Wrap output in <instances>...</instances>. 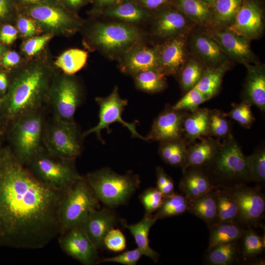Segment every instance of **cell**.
<instances>
[{
    "label": "cell",
    "mask_w": 265,
    "mask_h": 265,
    "mask_svg": "<svg viewBox=\"0 0 265 265\" xmlns=\"http://www.w3.org/2000/svg\"><path fill=\"white\" fill-rule=\"evenodd\" d=\"M67 191L42 183L16 157L2 155L0 246L40 249L60 235L59 207Z\"/></svg>",
    "instance_id": "obj_1"
},
{
    "label": "cell",
    "mask_w": 265,
    "mask_h": 265,
    "mask_svg": "<svg viewBox=\"0 0 265 265\" xmlns=\"http://www.w3.org/2000/svg\"><path fill=\"white\" fill-rule=\"evenodd\" d=\"M202 168L217 187H230L251 182L246 156L232 133L223 138L214 157Z\"/></svg>",
    "instance_id": "obj_2"
},
{
    "label": "cell",
    "mask_w": 265,
    "mask_h": 265,
    "mask_svg": "<svg viewBox=\"0 0 265 265\" xmlns=\"http://www.w3.org/2000/svg\"><path fill=\"white\" fill-rule=\"evenodd\" d=\"M86 178L97 199L109 207L126 203L140 183L136 174L120 175L108 168L90 173Z\"/></svg>",
    "instance_id": "obj_3"
},
{
    "label": "cell",
    "mask_w": 265,
    "mask_h": 265,
    "mask_svg": "<svg viewBox=\"0 0 265 265\" xmlns=\"http://www.w3.org/2000/svg\"><path fill=\"white\" fill-rule=\"evenodd\" d=\"M99 209V201L86 177H82L66 192L60 205V235L80 226L92 212Z\"/></svg>",
    "instance_id": "obj_4"
},
{
    "label": "cell",
    "mask_w": 265,
    "mask_h": 265,
    "mask_svg": "<svg viewBox=\"0 0 265 265\" xmlns=\"http://www.w3.org/2000/svg\"><path fill=\"white\" fill-rule=\"evenodd\" d=\"M46 84L45 72L40 67L27 69L13 81L7 100V110L12 116H23L40 102Z\"/></svg>",
    "instance_id": "obj_5"
},
{
    "label": "cell",
    "mask_w": 265,
    "mask_h": 265,
    "mask_svg": "<svg viewBox=\"0 0 265 265\" xmlns=\"http://www.w3.org/2000/svg\"><path fill=\"white\" fill-rule=\"evenodd\" d=\"M74 160L39 151L29 164L32 173L42 183L53 189L67 191L82 177L77 171Z\"/></svg>",
    "instance_id": "obj_6"
},
{
    "label": "cell",
    "mask_w": 265,
    "mask_h": 265,
    "mask_svg": "<svg viewBox=\"0 0 265 265\" xmlns=\"http://www.w3.org/2000/svg\"><path fill=\"white\" fill-rule=\"evenodd\" d=\"M223 189L236 203L238 223L245 228L259 227L264 217L265 211V197L260 187L240 184Z\"/></svg>",
    "instance_id": "obj_7"
},
{
    "label": "cell",
    "mask_w": 265,
    "mask_h": 265,
    "mask_svg": "<svg viewBox=\"0 0 265 265\" xmlns=\"http://www.w3.org/2000/svg\"><path fill=\"white\" fill-rule=\"evenodd\" d=\"M42 121L36 114L21 116L14 130V141L17 159L22 164H29L39 151Z\"/></svg>",
    "instance_id": "obj_8"
},
{
    "label": "cell",
    "mask_w": 265,
    "mask_h": 265,
    "mask_svg": "<svg viewBox=\"0 0 265 265\" xmlns=\"http://www.w3.org/2000/svg\"><path fill=\"white\" fill-rule=\"evenodd\" d=\"M46 143L50 154L63 159H75L81 150L79 133L73 121L58 120L49 130Z\"/></svg>",
    "instance_id": "obj_9"
},
{
    "label": "cell",
    "mask_w": 265,
    "mask_h": 265,
    "mask_svg": "<svg viewBox=\"0 0 265 265\" xmlns=\"http://www.w3.org/2000/svg\"><path fill=\"white\" fill-rule=\"evenodd\" d=\"M96 101L100 107L99 122L97 125L84 132L83 136L95 133L102 140L101 132L106 129L108 132H110L109 126L113 123L119 122L129 130L132 137L148 141L146 137L141 135L137 132L135 122L128 123L122 119L121 115L128 104V101L120 97L117 86L114 88L109 95L106 97H98Z\"/></svg>",
    "instance_id": "obj_10"
},
{
    "label": "cell",
    "mask_w": 265,
    "mask_h": 265,
    "mask_svg": "<svg viewBox=\"0 0 265 265\" xmlns=\"http://www.w3.org/2000/svg\"><path fill=\"white\" fill-rule=\"evenodd\" d=\"M264 27L263 12L259 3L255 0H244L233 22L226 28L251 41L261 37Z\"/></svg>",
    "instance_id": "obj_11"
},
{
    "label": "cell",
    "mask_w": 265,
    "mask_h": 265,
    "mask_svg": "<svg viewBox=\"0 0 265 265\" xmlns=\"http://www.w3.org/2000/svg\"><path fill=\"white\" fill-rule=\"evenodd\" d=\"M92 37L94 42L100 48L113 51L136 41L139 33L135 28L124 24H99L94 27Z\"/></svg>",
    "instance_id": "obj_12"
},
{
    "label": "cell",
    "mask_w": 265,
    "mask_h": 265,
    "mask_svg": "<svg viewBox=\"0 0 265 265\" xmlns=\"http://www.w3.org/2000/svg\"><path fill=\"white\" fill-rule=\"evenodd\" d=\"M59 243L64 252L83 265L99 263L98 249L80 226L60 235Z\"/></svg>",
    "instance_id": "obj_13"
},
{
    "label": "cell",
    "mask_w": 265,
    "mask_h": 265,
    "mask_svg": "<svg viewBox=\"0 0 265 265\" xmlns=\"http://www.w3.org/2000/svg\"><path fill=\"white\" fill-rule=\"evenodd\" d=\"M187 112L166 106L154 121L151 131L146 136L148 141L161 143L183 138L182 124Z\"/></svg>",
    "instance_id": "obj_14"
},
{
    "label": "cell",
    "mask_w": 265,
    "mask_h": 265,
    "mask_svg": "<svg viewBox=\"0 0 265 265\" xmlns=\"http://www.w3.org/2000/svg\"><path fill=\"white\" fill-rule=\"evenodd\" d=\"M217 41L229 59L243 65L256 63V57L250 40L240 36L227 28L207 27Z\"/></svg>",
    "instance_id": "obj_15"
},
{
    "label": "cell",
    "mask_w": 265,
    "mask_h": 265,
    "mask_svg": "<svg viewBox=\"0 0 265 265\" xmlns=\"http://www.w3.org/2000/svg\"><path fill=\"white\" fill-rule=\"evenodd\" d=\"M204 29L190 32L189 45L195 57L206 67L216 66L230 60L209 29Z\"/></svg>",
    "instance_id": "obj_16"
},
{
    "label": "cell",
    "mask_w": 265,
    "mask_h": 265,
    "mask_svg": "<svg viewBox=\"0 0 265 265\" xmlns=\"http://www.w3.org/2000/svg\"><path fill=\"white\" fill-rule=\"evenodd\" d=\"M186 35L170 38L158 48L159 69L165 75L178 74L186 60Z\"/></svg>",
    "instance_id": "obj_17"
},
{
    "label": "cell",
    "mask_w": 265,
    "mask_h": 265,
    "mask_svg": "<svg viewBox=\"0 0 265 265\" xmlns=\"http://www.w3.org/2000/svg\"><path fill=\"white\" fill-rule=\"evenodd\" d=\"M117 221V216L112 210L99 209L92 212L80 227L95 247L102 249L106 235L115 227Z\"/></svg>",
    "instance_id": "obj_18"
},
{
    "label": "cell",
    "mask_w": 265,
    "mask_h": 265,
    "mask_svg": "<svg viewBox=\"0 0 265 265\" xmlns=\"http://www.w3.org/2000/svg\"><path fill=\"white\" fill-rule=\"evenodd\" d=\"M80 102V91L76 83L70 79L63 78L55 88L53 99V107L58 120L73 121Z\"/></svg>",
    "instance_id": "obj_19"
},
{
    "label": "cell",
    "mask_w": 265,
    "mask_h": 265,
    "mask_svg": "<svg viewBox=\"0 0 265 265\" xmlns=\"http://www.w3.org/2000/svg\"><path fill=\"white\" fill-rule=\"evenodd\" d=\"M195 24L180 11L169 10L160 13L154 24L155 34L161 38H169L189 34Z\"/></svg>",
    "instance_id": "obj_20"
},
{
    "label": "cell",
    "mask_w": 265,
    "mask_h": 265,
    "mask_svg": "<svg viewBox=\"0 0 265 265\" xmlns=\"http://www.w3.org/2000/svg\"><path fill=\"white\" fill-rule=\"evenodd\" d=\"M247 75L243 85L242 101H246L265 110V70L263 65L255 63L245 65Z\"/></svg>",
    "instance_id": "obj_21"
},
{
    "label": "cell",
    "mask_w": 265,
    "mask_h": 265,
    "mask_svg": "<svg viewBox=\"0 0 265 265\" xmlns=\"http://www.w3.org/2000/svg\"><path fill=\"white\" fill-rule=\"evenodd\" d=\"M183 173L179 189L188 200L198 198L216 187L202 167H189Z\"/></svg>",
    "instance_id": "obj_22"
},
{
    "label": "cell",
    "mask_w": 265,
    "mask_h": 265,
    "mask_svg": "<svg viewBox=\"0 0 265 265\" xmlns=\"http://www.w3.org/2000/svg\"><path fill=\"white\" fill-rule=\"evenodd\" d=\"M198 139V142L194 141L187 144L186 159L183 171L189 167H204L214 157L221 144L220 139L210 136Z\"/></svg>",
    "instance_id": "obj_23"
},
{
    "label": "cell",
    "mask_w": 265,
    "mask_h": 265,
    "mask_svg": "<svg viewBox=\"0 0 265 265\" xmlns=\"http://www.w3.org/2000/svg\"><path fill=\"white\" fill-rule=\"evenodd\" d=\"M30 16L38 23L53 30H60L69 27L71 18L62 10L55 6L40 4L29 10Z\"/></svg>",
    "instance_id": "obj_24"
},
{
    "label": "cell",
    "mask_w": 265,
    "mask_h": 265,
    "mask_svg": "<svg viewBox=\"0 0 265 265\" xmlns=\"http://www.w3.org/2000/svg\"><path fill=\"white\" fill-rule=\"evenodd\" d=\"M122 69L135 75L149 70H159L158 49L142 47L133 49L125 57Z\"/></svg>",
    "instance_id": "obj_25"
},
{
    "label": "cell",
    "mask_w": 265,
    "mask_h": 265,
    "mask_svg": "<svg viewBox=\"0 0 265 265\" xmlns=\"http://www.w3.org/2000/svg\"><path fill=\"white\" fill-rule=\"evenodd\" d=\"M210 109L198 107L192 112H187L182 124L183 138L187 144L199 138L208 136Z\"/></svg>",
    "instance_id": "obj_26"
},
{
    "label": "cell",
    "mask_w": 265,
    "mask_h": 265,
    "mask_svg": "<svg viewBox=\"0 0 265 265\" xmlns=\"http://www.w3.org/2000/svg\"><path fill=\"white\" fill-rule=\"evenodd\" d=\"M242 261L239 240L220 243L207 250L204 264L208 265H232Z\"/></svg>",
    "instance_id": "obj_27"
},
{
    "label": "cell",
    "mask_w": 265,
    "mask_h": 265,
    "mask_svg": "<svg viewBox=\"0 0 265 265\" xmlns=\"http://www.w3.org/2000/svg\"><path fill=\"white\" fill-rule=\"evenodd\" d=\"M157 220L153 215L145 214L143 218L138 222L128 224L125 221L122 222L123 227L128 229L133 236L135 243L142 252L143 255L157 262L159 254L149 245L148 235L150 230Z\"/></svg>",
    "instance_id": "obj_28"
},
{
    "label": "cell",
    "mask_w": 265,
    "mask_h": 265,
    "mask_svg": "<svg viewBox=\"0 0 265 265\" xmlns=\"http://www.w3.org/2000/svg\"><path fill=\"white\" fill-rule=\"evenodd\" d=\"M231 65L228 60L218 66L206 67L200 80L194 87L209 100L219 91L223 77Z\"/></svg>",
    "instance_id": "obj_29"
},
{
    "label": "cell",
    "mask_w": 265,
    "mask_h": 265,
    "mask_svg": "<svg viewBox=\"0 0 265 265\" xmlns=\"http://www.w3.org/2000/svg\"><path fill=\"white\" fill-rule=\"evenodd\" d=\"M215 188L198 198L188 200L187 212L202 220L208 227L217 222Z\"/></svg>",
    "instance_id": "obj_30"
},
{
    "label": "cell",
    "mask_w": 265,
    "mask_h": 265,
    "mask_svg": "<svg viewBox=\"0 0 265 265\" xmlns=\"http://www.w3.org/2000/svg\"><path fill=\"white\" fill-rule=\"evenodd\" d=\"M180 11L196 25L204 27L212 25L211 6L202 0H178Z\"/></svg>",
    "instance_id": "obj_31"
},
{
    "label": "cell",
    "mask_w": 265,
    "mask_h": 265,
    "mask_svg": "<svg viewBox=\"0 0 265 265\" xmlns=\"http://www.w3.org/2000/svg\"><path fill=\"white\" fill-rule=\"evenodd\" d=\"M208 228L210 237L207 250L220 243L239 240L247 228L236 222H217Z\"/></svg>",
    "instance_id": "obj_32"
},
{
    "label": "cell",
    "mask_w": 265,
    "mask_h": 265,
    "mask_svg": "<svg viewBox=\"0 0 265 265\" xmlns=\"http://www.w3.org/2000/svg\"><path fill=\"white\" fill-rule=\"evenodd\" d=\"M243 1L244 0H215L211 5L212 22L210 27L221 28L229 26L233 22Z\"/></svg>",
    "instance_id": "obj_33"
},
{
    "label": "cell",
    "mask_w": 265,
    "mask_h": 265,
    "mask_svg": "<svg viewBox=\"0 0 265 265\" xmlns=\"http://www.w3.org/2000/svg\"><path fill=\"white\" fill-rule=\"evenodd\" d=\"M187 143L184 139L160 143L159 154L168 165L184 167L187 156Z\"/></svg>",
    "instance_id": "obj_34"
},
{
    "label": "cell",
    "mask_w": 265,
    "mask_h": 265,
    "mask_svg": "<svg viewBox=\"0 0 265 265\" xmlns=\"http://www.w3.org/2000/svg\"><path fill=\"white\" fill-rule=\"evenodd\" d=\"M205 68L196 57L187 58L178 73L180 84L185 93L196 85Z\"/></svg>",
    "instance_id": "obj_35"
},
{
    "label": "cell",
    "mask_w": 265,
    "mask_h": 265,
    "mask_svg": "<svg viewBox=\"0 0 265 265\" xmlns=\"http://www.w3.org/2000/svg\"><path fill=\"white\" fill-rule=\"evenodd\" d=\"M215 191L217 222L238 223V209L233 197L223 188L216 187Z\"/></svg>",
    "instance_id": "obj_36"
},
{
    "label": "cell",
    "mask_w": 265,
    "mask_h": 265,
    "mask_svg": "<svg viewBox=\"0 0 265 265\" xmlns=\"http://www.w3.org/2000/svg\"><path fill=\"white\" fill-rule=\"evenodd\" d=\"M239 245L242 261L251 260L264 252L265 236H261L252 228L248 227L239 239Z\"/></svg>",
    "instance_id": "obj_37"
},
{
    "label": "cell",
    "mask_w": 265,
    "mask_h": 265,
    "mask_svg": "<svg viewBox=\"0 0 265 265\" xmlns=\"http://www.w3.org/2000/svg\"><path fill=\"white\" fill-rule=\"evenodd\" d=\"M188 200L183 194L164 197L160 207L153 216L157 220L182 214L187 212Z\"/></svg>",
    "instance_id": "obj_38"
},
{
    "label": "cell",
    "mask_w": 265,
    "mask_h": 265,
    "mask_svg": "<svg viewBox=\"0 0 265 265\" xmlns=\"http://www.w3.org/2000/svg\"><path fill=\"white\" fill-rule=\"evenodd\" d=\"M88 54L83 50L72 49L64 52L58 57L55 64L65 73L73 75L85 65Z\"/></svg>",
    "instance_id": "obj_39"
},
{
    "label": "cell",
    "mask_w": 265,
    "mask_h": 265,
    "mask_svg": "<svg viewBox=\"0 0 265 265\" xmlns=\"http://www.w3.org/2000/svg\"><path fill=\"white\" fill-rule=\"evenodd\" d=\"M165 75L159 70H149L135 75V83L140 90L148 92L161 91L166 86Z\"/></svg>",
    "instance_id": "obj_40"
},
{
    "label": "cell",
    "mask_w": 265,
    "mask_h": 265,
    "mask_svg": "<svg viewBox=\"0 0 265 265\" xmlns=\"http://www.w3.org/2000/svg\"><path fill=\"white\" fill-rule=\"evenodd\" d=\"M251 181L263 183L265 181V148L261 145L246 156Z\"/></svg>",
    "instance_id": "obj_41"
},
{
    "label": "cell",
    "mask_w": 265,
    "mask_h": 265,
    "mask_svg": "<svg viewBox=\"0 0 265 265\" xmlns=\"http://www.w3.org/2000/svg\"><path fill=\"white\" fill-rule=\"evenodd\" d=\"M227 117L220 110L210 109L208 136L223 139L231 133V126Z\"/></svg>",
    "instance_id": "obj_42"
},
{
    "label": "cell",
    "mask_w": 265,
    "mask_h": 265,
    "mask_svg": "<svg viewBox=\"0 0 265 265\" xmlns=\"http://www.w3.org/2000/svg\"><path fill=\"white\" fill-rule=\"evenodd\" d=\"M107 14L119 20L132 23L141 20L145 16L143 10L131 2L115 6L108 10Z\"/></svg>",
    "instance_id": "obj_43"
},
{
    "label": "cell",
    "mask_w": 265,
    "mask_h": 265,
    "mask_svg": "<svg viewBox=\"0 0 265 265\" xmlns=\"http://www.w3.org/2000/svg\"><path fill=\"white\" fill-rule=\"evenodd\" d=\"M251 106L249 102L242 101L239 104H233L232 109L228 112H224V115L237 122L242 127L249 129L255 121Z\"/></svg>",
    "instance_id": "obj_44"
},
{
    "label": "cell",
    "mask_w": 265,
    "mask_h": 265,
    "mask_svg": "<svg viewBox=\"0 0 265 265\" xmlns=\"http://www.w3.org/2000/svg\"><path fill=\"white\" fill-rule=\"evenodd\" d=\"M208 99L197 89L193 87L185 93L172 107L177 110L192 112Z\"/></svg>",
    "instance_id": "obj_45"
},
{
    "label": "cell",
    "mask_w": 265,
    "mask_h": 265,
    "mask_svg": "<svg viewBox=\"0 0 265 265\" xmlns=\"http://www.w3.org/2000/svg\"><path fill=\"white\" fill-rule=\"evenodd\" d=\"M139 198L145 209V214L152 215L160 207L164 196L157 187H151L146 189L140 195Z\"/></svg>",
    "instance_id": "obj_46"
},
{
    "label": "cell",
    "mask_w": 265,
    "mask_h": 265,
    "mask_svg": "<svg viewBox=\"0 0 265 265\" xmlns=\"http://www.w3.org/2000/svg\"><path fill=\"white\" fill-rule=\"evenodd\" d=\"M104 247L113 252L123 251L126 246L124 235L119 229H111L106 235L104 240Z\"/></svg>",
    "instance_id": "obj_47"
},
{
    "label": "cell",
    "mask_w": 265,
    "mask_h": 265,
    "mask_svg": "<svg viewBox=\"0 0 265 265\" xmlns=\"http://www.w3.org/2000/svg\"><path fill=\"white\" fill-rule=\"evenodd\" d=\"M143 255L142 251L137 247L124 252L116 256L100 260L99 263H117L125 265H135Z\"/></svg>",
    "instance_id": "obj_48"
},
{
    "label": "cell",
    "mask_w": 265,
    "mask_h": 265,
    "mask_svg": "<svg viewBox=\"0 0 265 265\" xmlns=\"http://www.w3.org/2000/svg\"><path fill=\"white\" fill-rule=\"evenodd\" d=\"M51 33L30 38L23 46V51L27 55H34L40 51L53 37Z\"/></svg>",
    "instance_id": "obj_49"
},
{
    "label": "cell",
    "mask_w": 265,
    "mask_h": 265,
    "mask_svg": "<svg viewBox=\"0 0 265 265\" xmlns=\"http://www.w3.org/2000/svg\"><path fill=\"white\" fill-rule=\"evenodd\" d=\"M17 25L19 32L25 37H31L37 32L35 24L29 19L20 17L17 20Z\"/></svg>",
    "instance_id": "obj_50"
},
{
    "label": "cell",
    "mask_w": 265,
    "mask_h": 265,
    "mask_svg": "<svg viewBox=\"0 0 265 265\" xmlns=\"http://www.w3.org/2000/svg\"><path fill=\"white\" fill-rule=\"evenodd\" d=\"M18 31L11 25L6 24L0 29V41L5 45H10L17 38Z\"/></svg>",
    "instance_id": "obj_51"
},
{
    "label": "cell",
    "mask_w": 265,
    "mask_h": 265,
    "mask_svg": "<svg viewBox=\"0 0 265 265\" xmlns=\"http://www.w3.org/2000/svg\"><path fill=\"white\" fill-rule=\"evenodd\" d=\"M19 54L15 51L5 52L0 57V64L6 68L13 67L20 62Z\"/></svg>",
    "instance_id": "obj_52"
},
{
    "label": "cell",
    "mask_w": 265,
    "mask_h": 265,
    "mask_svg": "<svg viewBox=\"0 0 265 265\" xmlns=\"http://www.w3.org/2000/svg\"><path fill=\"white\" fill-rule=\"evenodd\" d=\"M157 188L160 190L171 178L165 172L162 167L158 166L156 168Z\"/></svg>",
    "instance_id": "obj_53"
},
{
    "label": "cell",
    "mask_w": 265,
    "mask_h": 265,
    "mask_svg": "<svg viewBox=\"0 0 265 265\" xmlns=\"http://www.w3.org/2000/svg\"><path fill=\"white\" fill-rule=\"evenodd\" d=\"M10 10V0H0V21L5 18Z\"/></svg>",
    "instance_id": "obj_54"
},
{
    "label": "cell",
    "mask_w": 265,
    "mask_h": 265,
    "mask_svg": "<svg viewBox=\"0 0 265 265\" xmlns=\"http://www.w3.org/2000/svg\"><path fill=\"white\" fill-rule=\"evenodd\" d=\"M168 0H141L143 5L149 8H157L166 3Z\"/></svg>",
    "instance_id": "obj_55"
},
{
    "label": "cell",
    "mask_w": 265,
    "mask_h": 265,
    "mask_svg": "<svg viewBox=\"0 0 265 265\" xmlns=\"http://www.w3.org/2000/svg\"><path fill=\"white\" fill-rule=\"evenodd\" d=\"M8 86V81L6 75L0 72V92L4 94Z\"/></svg>",
    "instance_id": "obj_56"
},
{
    "label": "cell",
    "mask_w": 265,
    "mask_h": 265,
    "mask_svg": "<svg viewBox=\"0 0 265 265\" xmlns=\"http://www.w3.org/2000/svg\"><path fill=\"white\" fill-rule=\"evenodd\" d=\"M67 4L72 7H76L80 5L83 0H64Z\"/></svg>",
    "instance_id": "obj_57"
},
{
    "label": "cell",
    "mask_w": 265,
    "mask_h": 265,
    "mask_svg": "<svg viewBox=\"0 0 265 265\" xmlns=\"http://www.w3.org/2000/svg\"><path fill=\"white\" fill-rule=\"evenodd\" d=\"M116 0H97L101 5H106L114 3Z\"/></svg>",
    "instance_id": "obj_58"
},
{
    "label": "cell",
    "mask_w": 265,
    "mask_h": 265,
    "mask_svg": "<svg viewBox=\"0 0 265 265\" xmlns=\"http://www.w3.org/2000/svg\"><path fill=\"white\" fill-rule=\"evenodd\" d=\"M24 2L28 3H35L39 2L43 0H22Z\"/></svg>",
    "instance_id": "obj_59"
},
{
    "label": "cell",
    "mask_w": 265,
    "mask_h": 265,
    "mask_svg": "<svg viewBox=\"0 0 265 265\" xmlns=\"http://www.w3.org/2000/svg\"><path fill=\"white\" fill-rule=\"evenodd\" d=\"M6 52V49L0 44V57Z\"/></svg>",
    "instance_id": "obj_60"
},
{
    "label": "cell",
    "mask_w": 265,
    "mask_h": 265,
    "mask_svg": "<svg viewBox=\"0 0 265 265\" xmlns=\"http://www.w3.org/2000/svg\"><path fill=\"white\" fill-rule=\"evenodd\" d=\"M202 0L211 6L213 4V3L215 1V0Z\"/></svg>",
    "instance_id": "obj_61"
},
{
    "label": "cell",
    "mask_w": 265,
    "mask_h": 265,
    "mask_svg": "<svg viewBox=\"0 0 265 265\" xmlns=\"http://www.w3.org/2000/svg\"><path fill=\"white\" fill-rule=\"evenodd\" d=\"M2 102V99L0 98V105Z\"/></svg>",
    "instance_id": "obj_62"
},
{
    "label": "cell",
    "mask_w": 265,
    "mask_h": 265,
    "mask_svg": "<svg viewBox=\"0 0 265 265\" xmlns=\"http://www.w3.org/2000/svg\"><path fill=\"white\" fill-rule=\"evenodd\" d=\"M1 155H0V160H1Z\"/></svg>",
    "instance_id": "obj_63"
}]
</instances>
